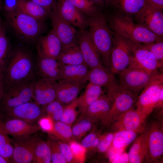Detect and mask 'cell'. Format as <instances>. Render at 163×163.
<instances>
[{
  "instance_id": "1",
  "label": "cell",
  "mask_w": 163,
  "mask_h": 163,
  "mask_svg": "<svg viewBox=\"0 0 163 163\" xmlns=\"http://www.w3.org/2000/svg\"><path fill=\"white\" fill-rule=\"evenodd\" d=\"M37 75V63L31 54L21 48L9 58L4 72L5 87L32 81Z\"/></svg>"
},
{
  "instance_id": "2",
  "label": "cell",
  "mask_w": 163,
  "mask_h": 163,
  "mask_svg": "<svg viewBox=\"0 0 163 163\" xmlns=\"http://www.w3.org/2000/svg\"><path fill=\"white\" fill-rule=\"evenodd\" d=\"M88 23L87 30L100 53L103 65L110 70V55L113 34L109 26L106 16L100 11L93 16L88 17Z\"/></svg>"
},
{
  "instance_id": "3",
  "label": "cell",
  "mask_w": 163,
  "mask_h": 163,
  "mask_svg": "<svg viewBox=\"0 0 163 163\" xmlns=\"http://www.w3.org/2000/svg\"><path fill=\"white\" fill-rule=\"evenodd\" d=\"M107 16L109 26L114 32L133 43L143 45L162 40L144 27L134 23L130 17L117 13Z\"/></svg>"
},
{
  "instance_id": "4",
  "label": "cell",
  "mask_w": 163,
  "mask_h": 163,
  "mask_svg": "<svg viewBox=\"0 0 163 163\" xmlns=\"http://www.w3.org/2000/svg\"><path fill=\"white\" fill-rule=\"evenodd\" d=\"M140 93L136 103V109L145 118L154 108L163 106V74L158 70L155 72Z\"/></svg>"
},
{
  "instance_id": "5",
  "label": "cell",
  "mask_w": 163,
  "mask_h": 163,
  "mask_svg": "<svg viewBox=\"0 0 163 163\" xmlns=\"http://www.w3.org/2000/svg\"><path fill=\"white\" fill-rule=\"evenodd\" d=\"M7 17L10 25L15 33L27 40H35L45 29L43 21L18 10L7 13Z\"/></svg>"
},
{
  "instance_id": "6",
  "label": "cell",
  "mask_w": 163,
  "mask_h": 163,
  "mask_svg": "<svg viewBox=\"0 0 163 163\" xmlns=\"http://www.w3.org/2000/svg\"><path fill=\"white\" fill-rule=\"evenodd\" d=\"M32 81L4 87L0 103V112L34 101Z\"/></svg>"
},
{
  "instance_id": "7",
  "label": "cell",
  "mask_w": 163,
  "mask_h": 163,
  "mask_svg": "<svg viewBox=\"0 0 163 163\" xmlns=\"http://www.w3.org/2000/svg\"><path fill=\"white\" fill-rule=\"evenodd\" d=\"M113 39L110 55V70L119 74L130 66L132 52L129 41L113 32Z\"/></svg>"
},
{
  "instance_id": "8",
  "label": "cell",
  "mask_w": 163,
  "mask_h": 163,
  "mask_svg": "<svg viewBox=\"0 0 163 163\" xmlns=\"http://www.w3.org/2000/svg\"><path fill=\"white\" fill-rule=\"evenodd\" d=\"M154 72L136 66H129L119 74V83L123 88L137 96Z\"/></svg>"
},
{
  "instance_id": "9",
  "label": "cell",
  "mask_w": 163,
  "mask_h": 163,
  "mask_svg": "<svg viewBox=\"0 0 163 163\" xmlns=\"http://www.w3.org/2000/svg\"><path fill=\"white\" fill-rule=\"evenodd\" d=\"M35 134L11 138L14 146L12 162L29 163L32 162L34 152L40 138Z\"/></svg>"
},
{
  "instance_id": "10",
  "label": "cell",
  "mask_w": 163,
  "mask_h": 163,
  "mask_svg": "<svg viewBox=\"0 0 163 163\" xmlns=\"http://www.w3.org/2000/svg\"><path fill=\"white\" fill-rule=\"evenodd\" d=\"M162 9L146 3L135 16L138 24L157 36L163 37V13Z\"/></svg>"
},
{
  "instance_id": "11",
  "label": "cell",
  "mask_w": 163,
  "mask_h": 163,
  "mask_svg": "<svg viewBox=\"0 0 163 163\" xmlns=\"http://www.w3.org/2000/svg\"><path fill=\"white\" fill-rule=\"evenodd\" d=\"M110 97L112 99L110 110L104 121L112 123L123 113L132 108L136 104L137 96L120 85L118 89Z\"/></svg>"
},
{
  "instance_id": "12",
  "label": "cell",
  "mask_w": 163,
  "mask_h": 163,
  "mask_svg": "<svg viewBox=\"0 0 163 163\" xmlns=\"http://www.w3.org/2000/svg\"><path fill=\"white\" fill-rule=\"evenodd\" d=\"M146 148L144 161L157 162L163 153V133L162 126L154 124L143 133Z\"/></svg>"
},
{
  "instance_id": "13",
  "label": "cell",
  "mask_w": 163,
  "mask_h": 163,
  "mask_svg": "<svg viewBox=\"0 0 163 163\" xmlns=\"http://www.w3.org/2000/svg\"><path fill=\"white\" fill-rule=\"evenodd\" d=\"M49 17L53 29L61 42L62 49L77 43L79 31L62 17L55 7Z\"/></svg>"
},
{
  "instance_id": "14",
  "label": "cell",
  "mask_w": 163,
  "mask_h": 163,
  "mask_svg": "<svg viewBox=\"0 0 163 163\" xmlns=\"http://www.w3.org/2000/svg\"><path fill=\"white\" fill-rule=\"evenodd\" d=\"M55 8L62 17L79 31L88 28V17L69 0H56Z\"/></svg>"
},
{
  "instance_id": "15",
  "label": "cell",
  "mask_w": 163,
  "mask_h": 163,
  "mask_svg": "<svg viewBox=\"0 0 163 163\" xmlns=\"http://www.w3.org/2000/svg\"><path fill=\"white\" fill-rule=\"evenodd\" d=\"M45 113L42 106L35 101H32L0 113L5 117L18 119L34 124L44 115Z\"/></svg>"
},
{
  "instance_id": "16",
  "label": "cell",
  "mask_w": 163,
  "mask_h": 163,
  "mask_svg": "<svg viewBox=\"0 0 163 163\" xmlns=\"http://www.w3.org/2000/svg\"><path fill=\"white\" fill-rule=\"evenodd\" d=\"M57 82L37 75L32 81L34 101L43 106L55 100Z\"/></svg>"
},
{
  "instance_id": "17",
  "label": "cell",
  "mask_w": 163,
  "mask_h": 163,
  "mask_svg": "<svg viewBox=\"0 0 163 163\" xmlns=\"http://www.w3.org/2000/svg\"><path fill=\"white\" fill-rule=\"evenodd\" d=\"M129 41L132 52L129 66L138 67L152 72L162 67L149 50L142 45Z\"/></svg>"
},
{
  "instance_id": "18",
  "label": "cell",
  "mask_w": 163,
  "mask_h": 163,
  "mask_svg": "<svg viewBox=\"0 0 163 163\" xmlns=\"http://www.w3.org/2000/svg\"><path fill=\"white\" fill-rule=\"evenodd\" d=\"M77 43L85 63L89 69L103 65L100 53L94 44L87 30L79 31Z\"/></svg>"
},
{
  "instance_id": "19",
  "label": "cell",
  "mask_w": 163,
  "mask_h": 163,
  "mask_svg": "<svg viewBox=\"0 0 163 163\" xmlns=\"http://www.w3.org/2000/svg\"><path fill=\"white\" fill-rule=\"evenodd\" d=\"M0 128L8 135L12 136L34 134L40 129L38 125L30 123L18 119L5 117L0 113Z\"/></svg>"
},
{
  "instance_id": "20",
  "label": "cell",
  "mask_w": 163,
  "mask_h": 163,
  "mask_svg": "<svg viewBox=\"0 0 163 163\" xmlns=\"http://www.w3.org/2000/svg\"><path fill=\"white\" fill-rule=\"evenodd\" d=\"M145 119L138 110L133 107L123 113L113 123L112 128L116 132L130 131L138 133L141 130Z\"/></svg>"
},
{
  "instance_id": "21",
  "label": "cell",
  "mask_w": 163,
  "mask_h": 163,
  "mask_svg": "<svg viewBox=\"0 0 163 163\" xmlns=\"http://www.w3.org/2000/svg\"><path fill=\"white\" fill-rule=\"evenodd\" d=\"M37 48L38 56L57 59L62 50V45L52 29L46 35L39 39Z\"/></svg>"
},
{
  "instance_id": "22",
  "label": "cell",
  "mask_w": 163,
  "mask_h": 163,
  "mask_svg": "<svg viewBox=\"0 0 163 163\" xmlns=\"http://www.w3.org/2000/svg\"><path fill=\"white\" fill-rule=\"evenodd\" d=\"M85 83L61 79L57 82L55 100L68 104L76 99Z\"/></svg>"
},
{
  "instance_id": "23",
  "label": "cell",
  "mask_w": 163,
  "mask_h": 163,
  "mask_svg": "<svg viewBox=\"0 0 163 163\" xmlns=\"http://www.w3.org/2000/svg\"><path fill=\"white\" fill-rule=\"evenodd\" d=\"M62 65L57 59L38 56L37 62V75L56 82L61 79Z\"/></svg>"
},
{
  "instance_id": "24",
  "label": "cell",
  "mask_w": 163,
  "mask_h": 163,
  "mask_svg": "<svg viewBox=\"0 0 163 163\" xmlns=\"http://www.w3.org/2000/svg\"><path fill=\"white\" fill-rule=\"evenodd\" d=\"M111 98L107 94H103L87 108L84 116L92 122H104L111 108Z\"/></svg>"
},
{
  "instance_id": "25",
  "label": "cell",
  "mask_w": 163,
  "mask_h": 163,
  "mask_svg": "<svg viewBox=\"0 0 163 163\" xmlns=\"http://www.w3.org/2000/svg\"><path fill=\"white\" fill-rule=\"evenodd\" d=\"M146 3V0H105L104 6L130 17L135 16Z\"/></svg>"
},
{
  "instance_id": "26",
  "label": "cell",
  "mask_w": 163,
  "mask_h": 163,
  "mask_svg": "<svg viewBox=\"0 0 163 163\" xmlns=\"http://www.w3.org/2000/svg\"><path fill=\"white\" fill-rule=\"evenodd\" d=\"M113 74L102 65L89 69L86 81L107 89L118 83Z\"/></svg>"
},
{
  "instance_id": "27",
  "label": "cell",
  "mask_w": 163,
  "mask_h": 163,
  "mask_svg": "<svg viewBox=\"0 0 163 163\" xmlns=\"http://www.w3.org/2000/svg\"><path fill=\"white\" fill-rule=\"evenodd\" d=\"M103 94L102 87L89 83L84 94L77 98L78 107L82 114L84 116L88 107Z\"/></svg>"
},
{
  "instance_id": "28",
  "label": "cell",
  "mask_w": 163,
  "mask_h": 163,
  "mask_svg": "<svg viewBox=\"0 0 163 163\" xmlns=\"http://www.w3.org/2000/svg\"><path fill=\"white\" fill-rule=\"evenodd\" d=\"M57 60L62 66L85 63L78 43L62 48Z\"/></svg>"
},
{
  "instance_id": "29",
  "label": "cell",
  "mask_w": 163,
  "mask_h": 163,
  "mask_svg": "<svg viewBox=\"0 0 163 163\" xmlns=\"http://www.w3.org/2000/svg\"><path fill=\"white\" fill-rule=\"evenodd\" d=\"M89 69L85 64L62 66L61 79L85 83Z\"/></svg>"
},
{
  "instance_id": "30",
  "label": "cell",
  "mask_w": 163,
  "mask_h": 163,
  "mask_svg": "<svg viewBox=\"0 0 163 163\" xmlns=\"http://www.w3.org/2000/svg\"><path fill=\"white\" fill-rule=\"evenodd\" d=\"M17 10L42 21L49 16L44 8L30 0H18Z\"/></svg>"
},
{
  "instance_id": "31",
  "label": "cell",
  "mask_w": 163,
  "mask_h": 163,
  "mask_svg": "<svg viewBox=\"0 0 163 163\" xmlns=\"http://www.w3.org/2000/svg\"><path fill=\"white\" fill-rule=\"evenodd\" d=\"M128 154L129 163H140L144 161L146 148L143 133L135 139Z\"/></svg>"
},
{
  "instance_id": "32",
  "label": "cell",
  "mask_w": 163,
  "mask_h": 163,
  "mask_svg": "<svg viewBox=\"0 0 163 163\" xmlns=\"http://www.w3.org/2000/svg\"><path fill=\"white\" fill-rule=\"evenodd\" d=\"M51 160V152L49 144L40 139L35 149L32 162L49 163Z\"/></svg>"
},
{
  "instance_id": "33",
  "label": "cell",
  "mask_w": 163,
  "mask_h": 163,
  "mask_svg": "<svg viewBox=\"0 0 163 163\" xmlns=\"http://www.w3.org/2000/svg\"><path fill=\"white\" fill-rule=\"evenodd\" d=\"M9 43L0 19V70L4 72L9 58Z\"/></svg>"
},
{
  "instance_id": "34",
  "label": "cell",
  "mask_w": 163,
  "mask_h": 163,
  "mask_svg": "<svg viewBox=\"0 0 163 163\" xmlns=\"http://www.w3.org/2000/svg\"><path fill=\"white\" fill-rule=\"evenodd\" d=\"M137 132L130 131H122L116 132L112 143L118 148H125L133 142L137 137Z\"/></svg>"
},
{
  "instance_id": "35",
  "label": "cell",
  "mask_w": 163,
  "mask_h": 163,
  "mask_svg": "<svg viewBox=\"0 0 163 163\" xmlns=\"http://www.w3.org/2000/svg\"><path fill=\"white\" fill-rule=\"evenodd\" d=\"M13 151L11 138L0 128V154L9 163H12Z\"/></svg>"
},
{
  "instance_id": "36",
  "label": "cell",
  "mask_w": 163,
  "mask_h": 163,
  "mask_svg": "<svg viewBox=\"0 0 163 163\" xmlns=\"http://www.w3.org/2000/svg\"><path fill=\"white\" fill-rule=\"evenodd\" d=\"M52 133L64 142H70L73 138L71 126L60 121L54 122Z\"/></svg>"
},
{
  "instance_id": "37",
  "label": "cell",
  "mask_w": 163,
  "mask_h": 163,
  "mask_svg": "<svg viewBox=\"0 0 163 163\" xmlns=\"http://www.w3.org/2000/svg\"><path fill=\"white\" fill-rule=\"evenodd\" d=\"M87 17L93 16L100 11L91 0H69Z\"/></svg>"
},
{
  "instance_id": "38",
  "label": "cell",
  "mask_w": 163,
  "mask_h": 163,
  "mask_svg": "<svg viewBox=\"0 0 163 163\" xmlns=\"http://www.w3.org/2000/svg\"><path fill=\"white\" fill-rule=\"evenodd\" d=\"M84 117L76 123L72 129L73 138L76 140L80 139L92 126L93 122Z\"/></svg>"
},
{
  "instance_id": "39",
  "label": "cell",
  "mask_w": 163,
  "mask_h": 163,
  "mask_svg": "<svg viewBox=\"0 0 163 163\" xmlns=\"http://www.w3.org/2000/svg\"><path fill=\"white\" fill-rule=\"evenodd\" d=\"M77 107L78 104L77 98L64 107L62 115L60 121L71 126L76 119Z\"/></svg>"
},
{
  "instance_id": "40",
  "label": "cell",
  "mask_w": 163,
  "mask_h": 163,
  "mask_svg": "<svg viewBox=\"0 0 163 163\" xmlns=\"http://www.w3.org/2000/svg\"><path fill=\"white\" fill-rule=\"evenodd\" d=\"M42 107L45 112L50 116L54 122L60 121L64 108L63 104L55 100L46 105Z\"/></svg>"
},
{
  "instance_id": "41",
  "label": "cell",
  "mask_w": 163,
  "mask_h": 163,
  "mask_svg": "<svg viewBox=\"0 0 163 163\" xmlns=\"http://www.w3.org/2000/svg\"><path fill=\"white\" fill-rule=\"evenodd\" d=\"M149 50L162 67L163 64V42L162 40L152 43L142 45Z\"/></svg>"
},
{
  "instance_id": "42",
  "label": "cell",
  "mask_w": 163,
  "mask_h": 163,
  "mask_svg": "<svg viewBox=\"0 0 163 163\" xmlns=\"http://www.w3.org/2000/svg\"><path fill=\"white\" fill-rule=\"evenodd\" d=\"M47 142L50 146L51 150V162L53 163H67L61 152L58 142L53 139H49Z\"/></svg>"
},
{
  "instance_id": "43",
  "label": "cell",
  "mask_w": 163,
  "mask_h": 163,
  "mask_svg": "<svg viewBox=\"0 0 163 163\" xmlns=\"http://www.w3.org/2000/svg\"><path fill=\"white\" fill-rule=\"evenodd\" d=\"M69 145L72 150L75 162H83L85 159L86 149L74 141H70Z\"/></svg>"
},
{
  "instance_id": "44",
  "label": "cell",
  "mask_w": 163,
  "mask_h": 163,
  "mask_svg": "<svg viewBox=\"0 0 163 163\" xmlns=\"http://www.w3.org/2000/svg\"><path fill=\"white\" fill-rule=\"evenodd\" d=\"M43 116L38 120V125L43 130L52 133L54 127V121L49 115Z\"/></svg>"
},
{
  "instance_id": "45",
  "label": "cell",
  "mask_w": 163,
  "mask_h": 163,
  "mask_svg": "<svg viewBox=\"0 0 163 163\" xmlns=\"http://www.w3.org/2000/svg\"><path fill=\"white\" fill-rule=\"evenodd\" d=\"M114 134L109 133L100 138V140L97 146L98 151L100 152H106L110 145Z\"/></svg>"
},
{
  "instance_id": "46",
  "label": "cell",
  "mask_w": 163,
  "mask_h": 163,
  "mask_svg": "<svg viewBox=\"0 0 163 163\" xmlns=\"http://www.w3.org/2000/svg\"><path fill=\"white\" fill-rule=\"evenodd\" d=\"M61 152L67 163L75 162L72 152L69 145L64 142H58Z\"/></svg>"
},
{
  "instance_id": "47",
  "label": "cell",
  "mask_w": 163,
  "mask_h": 163,
  "mask_svg": "<svg viewBox=\"0 0 163 163\" xmlns=\"http://www.w3.org/2000/svg\"><path fill=\"white\" fill-rule=\"evenodd\" d=\"M44 8L49 15L54 8L56 0H30Z\"/></svg>"
},
{
  "instance_id": "48",
  "label": "cell",
  "mask_w": 163,
  "mask_h": 163,
  "mask_svg": "<svg viewBox=\"0 0 163 163\" xmlns=\"http://www.w3.org/2000/svg\"><path fill=\"white\" fill-rule=\"evenodd\" d=\"M18 0H5L4 8L7 13L13 12L17 9Z\"/></svg>"
},
{
  "instance_id": "49",
  "label": "cell",
  "mask_w": 163,
  "mask_h": 163,
  "mask_svg": "<svg viewBox=\"0 0 163 163\" xmlns=\"http://www.w3.org/2000/svg\"><path fill=\"white\" fill-rule=\"evenodd\" d=\"M97 137L96 133H91L84 139L81 145L86 149H89L94 140Z\"/></svg>"
},
{
  "instance_id": "50",
  "label": "cell",
  "mask_w": 163,
  "mask_h": 163,
  "mask_svg": "<svg viewBox=\"0 0 163 163\" xmlns=\"http://www.w3.org/2000/svg\"><path fill=\"white\" fill-rule=\"evenodd\" d=\"M111 162L113 163H129L128 154L127 153H122L113 159Z\"/></svg>"
},
{
  "instance_id": "51",
  "label": "cell",
  "mask_w": 163,
  "mask_h": 163,
  "mask_svg": "<svg viewBox=\"0 0 163 163\" xmlns=\"http://www.w3.org/2000/svg\"><path fill=\"white\" fill-rule=\"evenodd\" d=\"M4 72L0 70V103L4 89Z\"/></svg>"
},
{
  "instance_id": "52",
  "label": "cell",
  "mask_w": 163,
  "mask_h": 163,
  "mask_svg": "<svg viewBox=\"0 0 163 163\" xmlns=\"http://www.w3.org/2000/svg\"><path fill=\"white\" fill-rule=\"evenodd\" d=\"M147 3L158 7L162 9L163 8V0H146Z\"/></svg>"
},
{
  "instance_id": "53",
  "label": "cell",
  "mask_w": 163,
  "mask_h": 163,
  "mask_svg": "<svg viewBox=\"0 0 163 163\" xmlns=\"http://www.w3.org/2000/svg\"><path fill=\"white\" fill-rule=\"evenodd\" d=\"M100 11L104 6L105 0H91Z\"/></svg>"
},
{
  "instance_id": "54",
  "label": "cell",
  "mask_w": 163,
  "mask_h": 163,
  "mask_svg": "<svg viewBox=\"0 0 163 163\" xmlns=\"http://www.w3.org/2000/svg\"><path fill=\"white\" fill-rule=\"evenodd\" d=\"M8 162L0 154V163H7Z\"/></svg>"
},
{
  "instance_id": "55",
  "label": "cell",
  "mask_w": 163,
  "mask_h": 163,
  "mask_svg": "<svg viewBox=\"0 0 163 163\" xmlns=\"http://www.w3.org/2000/svg\"><path fill=\"white\" fill-rule=\"evenodd\" d=\"M1 9V0H0V11Z\"/></svg>"
}]
</instances>
